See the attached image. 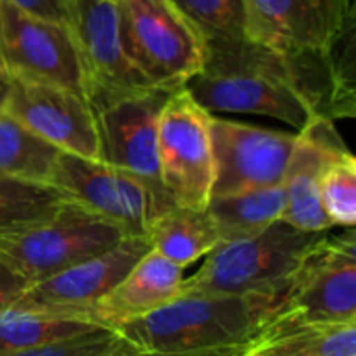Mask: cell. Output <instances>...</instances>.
<instances>
[{"label": "cell", "instance_id": "6da1fadb", "mask_svg": "<svg viewBox=\"0 0 356 356\" xmlns=\"http://www.w3.org/2000/svg\"><path fill=\"white\" fill-rule=\"evenodd\" d=\"M184 90L211 115H263L302 131L317 115L302 96L290 56L240 40H207L202 69Z\"/></svg>", "mask_w": 356, "mask_h": 356}, {"label": "cell", "instance_id": "7a4b0ae2", "mask_svg": "<svg viewBox=\"0 0 356 356\" xmlns=\"http://www.w3.org/2000/svg\"><path fill=\"white\" fill-rule=\"evenodd\" d=\"M282 294H179L165 307L115 330L138 353L196 355L250 344Z\"/></svg>", "mask_w": 356, "mask_h": 356}, {"label": "cell", "instance_id": "3957f363", "mask_svg": "<svg viewBox=\"0 0 356 356\" xmlns=\"http://www.w3.org/2000/svg\"><path fill=\"white\" fill-rule=\"evenodd\" d=\"M325 234L300 232L280 219L257 236L221 242L202 267L184 280L179 294H284L290 275Z\"/></svg>", "mask_w": 356, "mask_h": 356}, {"label": "cell", "instance_id": "277c9868", "mask_svg": "<svg viewBox=\"0 0 356 356\" xmlns=\"http://www.w3.org/2000/svg\"><path fill=\"white\" fill-rule=\"evenodd\" d=\"M355 229L323 236L284 286V294L261 332L305 325L356 323Z\"/></svg>", "mask_w": 356, "mask_h": 356}, {"label": "cell", "instance_id": "5b68a950", "mask_svg": "<svg viewBox=\"0 0 356 356\" xmlns=\"http://www.w3.org/2000/svg\"><path fill=\"white\" fill-rule=\"evenodd\" d=\"M123 48L159 88H184L204 63L207 38L171 0H119Z\"/></svg>", "mask_w": 356, "mask_h": 356}, {"label": "cell", "instance_id": "8992f818", "mask_svg": "<svg viewBox=\"0 0 356 356\" xmlns=\"http://www.w3.org/2000/svg\"><path fill=\"white\" fill-rule=\"evenodd\" d=\"M123 238L115 223L67 202L38 225L0 234V261L31 286L111 250Z\"/></svg>", "mask_w": 356, "mask_h": 356}, {"label": "cell", "instance_id": "52a82bcc", "mask_svg": "<svg viewBox=\"0 0 356 356\" xmlns=\"http://www.w3.org/2000/svg\"><path fill=\"white\" fill-rule=\"evenodd\" d=\"M179 88H144L94 108L98 161L138 177L152 194L156 217L175 207L167 196L156 154L159 117L169 96Z\"/></svg>", "mask_w": 356, "mask_h": 356}, {"label": "cell", "instance_id": "ba28073f", "mask_svg": "<svg viewBox=\"0 0 356 356\" xmlns=\"http://www.w3.org/2000/svg\"><path fill=\"white\" fill-rule=\"evenodd\" d=\"M211 113H207L184 88L165 102L159 129L156 154L161 184L175 207L204 209L213 190Z\"/></svg>", "mask_w": 356, "mask_h": 356}, {"label": "cell", "instance_id": "9c48e42d", "mask_svg": "<svg viewBox=\"0 0 356 356\" xmlns=\"http://www.w3.org/2000/svg\"><path fill=\"white\" fill-rule=\"evenodd\" d=\"M69 31L75 42L83 98L98 108L119 96L152 88L125 54L115 0H73Z\"/></svg>", "mask_w": 356, "mask_h": 356}, {"label": "cell", "instance_id": "30bf717a", "mask_svg": "<svg viewBox=\"0 0 356 356\" xmlns=\"http://www.w3.org/2000/svg\"><path fill=\"white\" fill-rule=\"evenodd\" d=\"M0 65L6 79L56 86L83 96L69 25L33 17L0 0Z\"/></svg>", "mask_w": 356, "mask_h": 356}, {"label": "cell", "instance_id": "8fae6325", "mask_svg": "<svg viewBox=\"0 0 356 356\" xmlns=\"http://www.w3.org/2000/svg\"><path fill=\"white\" fill-rule=\"evenodd\" d=\"M298 134L211 117V198L282 186Z\"/></svg>", "mask_w": 356, "mask_h": 356}, {"label": "cell", "instance_id": "7c38bea8", "mask_svg": "<svg viewBox=\"0 0 356 356\" xmlns=\"http://www.w3.org/2000/svg\"><path fill=\"white\" fill-rule=\"evenodd\" d=\"M50 186L73 204L121 227L127 238L146 236L148 223L156 217L150 190L131 173L98 159L60 152Z\"/></svg>", "mask_w": 356, "mask_h": 356}, {"label": "cell", "instance_id": "4fadbf2b", "mask_svg": "<svg viewBox=\"0 0 356 356\" xmlns=\"http://www.w3.org/2000/svg\"><path fill=\"white\" fill-rule=\"evenodd\" d=\"M244 38L284 56L325 52L355 17L353 0H244Z\"/></svg>", "mask_w": 356, "mask_h": 356}, {"label": "cell", "instance_id": "5bb4252c", "mask_svg": "<svg viewBox=\"0 0 356 356\" xmlns=\"http://www.w3.org/2000/svg\"><path fill=\"white\" fill-rule=\"evenodd\" d=\"M4 113L60 152L98 159L96 119L83 96L46 83L6 79Z\"/></svg>", "mask_w": 356, "mask_h": 356}, {"label": "cell", "instance_id": "9a60e30c", "mask_svg": "<svg viewBox=\"0 0 356 356\" xmlns=\"http://www.w3.org/2000/svg\"><path fill=\"white\" fill-rule=\"evenodd\" d=\"M150 250L152 248L146 236L123 238L111 250L81 261L48 280L31 284L13 307L73 313L81 317L100 298H104Z\"/></svg>", "mask_w": 356, "mask_h": 356}, {"label": "cell", "instance_id": "2e32d148", "mask_svg": "<svg viewBox=\"0 0 356 356\" xmlns=\"http://www.w3.org/2000/svg\"><path fill=\"white\" fill-rule=\"evenodd\" d=\"M342 150H348V146L336 131L334 121L317 117L298 131L296 146L282 181L286 192V223L309 234H323L334 227L321 209L319 175L325 163Z\"/></svg>", "mask_w": 356, "mask_h": 356}, {"label": "cell", "instance_id": "e0dca14e", "mask_svg": "<svg viewBox=\"0 0 356 356\" xmlns=\"http://www.w3.org/2000/svg\"><path fill=\"white\" fill-rule=\"evenodd\" d=\"M184 280L181 267L150 250L104 298H100L81 317L102 330L115 332L117 327L140 319L179 296Z\"/></svg>", "mask_w": 356, "mask_h": 356}, {"label": "cell", "instance_id": "ac0fdd59", "mask_svg": "<svg viewBox=\"0 0 356 356\" xmlns=\"http://www.w3.org/2000/svg\"><path fill=\"white\" fill-rule=\"evenodd\" d=\"M150 248L169 263L186 269L221 244L219 232L204 209L171 207L148 223Z\"/></svg>", "mask_w": 356, "mask_h": 356}, {"label": "cell", "instance_id": "d6986e66", "mask_svg": "<svg viewBox=\"0 0 356 356\" xmlns=\"http://www.w3.org/2000/svg\"><path fill=\"white\" fill-rule=\"evenodd\" d=\"M98 330L102 327L73 313H52L10 305L0 311V356L27 353Z\"/></svg>", "mask_w": 356, "mask_h": 356}, {"label": "cell", "instance_id": "ffe728a7", "mask_svg": "<svg viewBox=\"0 0 356 356\" xmlns=\"http://www.w3.org/2000/svg\"><path fill=\"white\" fill-rule=\"evenodd\" d=\"M286 192L284 186L248 190L229 196L211 198L207 213L211 215L221 242L242 240L261 234L275 221L284 219Z\"/></svg>", "mask_w": 356, "mask_h": 356}, {"label": "cell", "instance_id": "44dd1931", "mask_svg": "<svg viewBox=\"0 0 356 356\" xmlns=\"http://www.w3.org/2000/svg\"><path fill=\"white\" fill-rule=\"evenodd\" d=\"M236 356H356V323L265 332Z\"/></svg>", "mask_w": 356, "mask_h": 356}, {"label": "cell", "instance_id": "7402d4cb", "mask_svg": "<svg viewBox=\"0 0 356 356\" xmlns=\"http://www.w3.org/2000/svg\"><path fill=\"white\" fill-rule=\"evenodd\" d=\"M60 150L10 115H0V175L33 184H50Z\"/></svg>", "mask_w": 356, "mask_h": 356}, {"label": "cell", "instance_id": "603a6c76", "mask_svg": "<svg viewBox=\"0 0 356 356\" xmlns=\"http://www.w3.org/2000/svg\"><path fill=\"white\" fill-rule=\"evenodd\" d=\"M71 202L50 184H33L0 175V234H13L38 225Z\"/></svg>", "mask_w": 356, "mask_h": 356}, {"label": "cell", "instance_id": "cb8c5ba5", "mask_svg": "<svg viewBox=\"0 0 356 356\" xmlns=\"http://www.w3.org/2000/svg\"><path fill=\"white\" fill-rule=\"evenodd\" d=\"M319 200L334 227H355L356 159L350 150H342L325 163L319 175Z\"/></svg>", "mask_w": 356, "mask_h": 356}, {"label": "cell", "instance_id": "d4e9b609", "mask_svg": "<svg viewBox=\"0 0 356 356\" xmlns=\"http://www.w3.org/2000/svg\"><path fill=\"white\" fill-rule=\"evenodd\" d=\"M207 40L244 38V0H171Z\"/></svg>", "mask_w": 356, "mask_h": 356}, {"label": "cell", "instance_id": "484cf974", "mask_svg": "<svg viewBox=\"0 0 356 356\" xmlns=\"http://www.w3.org/2000/svg\"><path fill=\"white\" fill-rule=\"evenodd\" d=\"M134 350L119 334L108 330H98L79 338L63 340L27 353H17L10 356H127Z\"/></svg>", "mask_w": 356, "mask_h": 356}, {"label": "cell", "instance_id": "4316f807", "mask_svg": "<svg viewBox=\"0 0 356 356\" xmlns=\"http://www.w3.org/2000/svg\"><path fill=\"white\" fill-rule=\"evenodd\" d=\"M6 2L23 13L33 15V17L58 21L65 25L69 21V10L73 4V0H6Z\"/></svg>", "mask_w": 356, "mask_h": 356}, {"label": "cell", "instance_id": "83f0119b", "mask_svg": "<svg viewBox=\"0 0 356 356\" xmlns=\"http://www.w3.org/2000/svg\"><path fill=\"white\" fill-rule=\"evenodd\" d=\"M27 288H29V284L25 280H21L17 273H13L0 261V311L15 305Z\"/></svg>", "mask_w": 356, "mask_h": 356}, {"label": "cell", "instance_id": "f1b7e54d", "mask_svg": "<svg viewBox=\"0 0 356 356\" xmlns=\"http://www.w3.org/2000/svg\"><path fill=\"white\" fill-rule=\"evenodd\" d=\"M244 346H236V348H223V350H213V353H196V355H150V353H138L136 348L127 356H236Z\"/></svg>", "mask_w": 356, "mask_h": 356}, {"label": "cell", "instance_id": "f546056e", "mask_svg": "<svg viewBox=\"0 0 356 356\" xmlns=\"http://www.w3.org/2000/svg\"><path fill=\"white\" fill-rule=\"evenodd\" d=\"M4 100H6V83H0V115L4 113Z\"/></svg>", "mask_w": 356, "mask_h": 356}, {"label": "cell", "instance_id": "4dcf8cb0", "mask_svg": "<svg viewBox=\"0 0 356 356\" xmlns=\"http://www.w3.org/2000/svg\"><path fill=\"white\" fill-rule=\"evenodd\" d=\"M0 83H6V75H4V71H2V65H0Z\"/></svg>", "mask_w": 356, "mask_h": 356}, {"label": "cell", "instance_id": "1f68e13d", "mask_svg": "<svg viewBox=\"0 0 356 356\" xmlns=\"http://www.w3.org/2000/svg\"><path fill=\"white\" fill-rule=\"evenodd\" d=\"M115 2H119V0H115Z\"/></svg>", "mask_w": 356, "mask_h": 356}]
</instances>
